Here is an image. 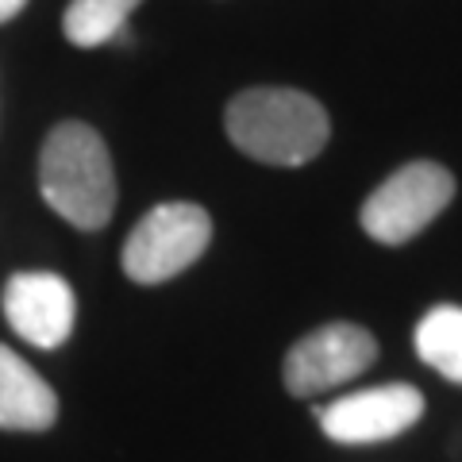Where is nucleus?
Here are the masks:
<instances>
[{"mask_svg": "<svg viewBox=\"0 0 462 462\" xmlns=\"http://www.w3.org/2000/svg\"><path fill=\"white\" fill-rule=\"evenodd\" d=\"M39 189L66 224L100 231L116 208V170L105 139L81 120L58 124L39 154Z\"/></svg>", "mask_w": 462, "mask_h": 462, "instance_id": "2", "label": "nucleus"}, {"mask_svg": "<svg viewBox=\"0 0 462 462\" xmlns=\"http://www.w3.org/2000/svg\"><path fill=\"white\" fill-rule=\"evenodd\" d=\"M424 416V393L416 385L389 382L358 393L336 397L324 409H316L324 436L336 443H382L409 431Z\"/></svg>", "mask_w": 462, "mask_h": 462, "instance_id": "6", "label": "nucleus"}, {"mask_svg": "<svg viewBox=\"0 0 462 462\" xmlns=\"http://www.w3.org/2000/svg\"><path fill=\"white\" fill-rule=\"evenodd\" d=\"M227 139L266 166H305L328 147L331 124L316 97L282 85L243 89L224 112Z\"/></svg>", "mask_w": 462, "mask_h": 462, "instance_id": "1", "label": "nucleus"}, {"mask_svg": "<svg viewBox=\"0 0 462 462\" xmlns=\"http://www.w3.org/2000/svg\"><path fill=\"white\" fill-rule=\"evenodd\" d=\"M455 197V173L439 162H409L401 166L366 197L363 212V231L378 243H409L412 236L436 220V216L451 205Z\"/></svg>", "mask_w": 462, "mask_h": 462, "instance_id": "4", "label": "nucleus"}, {"mask_svg": "<svg viewBox=\"0 0 462 462\" xmlns=\"http://www.w3.org/2000/svg\"><path fill=\"white\" fill-rule=\"evenodd\" d=\"M0 305H5V320L12 324V331L27 343L42 346V351L62 346L69 331H74V316H78L74 289L51 270L12 273Z\"/></svg>", "mask_w": 462, "mask_h": 462, "instance_id": "7", "label": "nucleus"}, {"mask_svg": "<svg viewBox=\"0 0 462 462\" xmlns=\"http://www.w3.org/2000/svg\"><path fill=\"white\" fill-rule=\"evenodd\" d=\"M378 358V339L358 324H324L293 343L282 378L293 397H320L328 389L358 378Z\"/></svg>", "mask_w": 462, "mask_h": 462, "instance_id": "5", "label": "nucleus"}, {"mask_svg": "<svg viewBox=\"0 0 462 462\" xmlns=\"http://www.w3.org/2000/svg\"><path fill=\"white\" fill-rule=\"evenodd\" d=\"M143 5V0H69L66 16H62V32L74 47H100L112 42L124 32L127 16Z\"/></svg>", "mask_w": 462, "mask_h": 462, "instance_id": "10", "label": "nucleus"}, {"mask_svg": "<svg viewBox=\"0 0 462 462\" xmlns=\"http://www.w3.org/2000/svg\"><path fill=\"white\" fill-rule=\"evenodd\" d=\"M416 355L447 382H462V309L436 305L416 324Z\"/></svg>", "mask_w": 462, "mask_h": 462, "instance_id": "9", "label": "nucleus"}, {"mask_svg": "<svg viewBox=\"0 0 462 462\" xmlns=\"http://www.w3.org/2000/svg\"><path fill=\"white\" fill-rule=\"evenodd\" d=\"M58 420V397L12 346L0 343V431H47Z\"/></svg>", "mask_w": 462, "mask_h": 462, "instance_id": "8", "label": "nucleus"}, {"mask_svg": "<svg viewBox=\"0 0 462 462\" xmlns=\"http://www.w3.org/2000/svg\"><path fill=\"white\" fill-rule=\"evenodd\" d=\"M212 239V220L200 205L189 200H170L151 208L124 243V273L139 285H158L178 278L205 254Z\"/></svg>", "mask_w": 462, "mask_h": 462, "instance_id": "3", "label": "nucleus"}, {"mask_svg": "<svg viewBox=\"0 0 462 462\" xmlns=\"http://www.w3.org/2000/svg\"><path fill=\"white\" fill-rule=\"evenodd\" d=\"M27 0H0V23H8V20H16L20 12H23Z\"/></svg>", "mask_w": 462, "mask_h": 462, "instance_id": "11", "label": "nucleus"}]
</instances>
